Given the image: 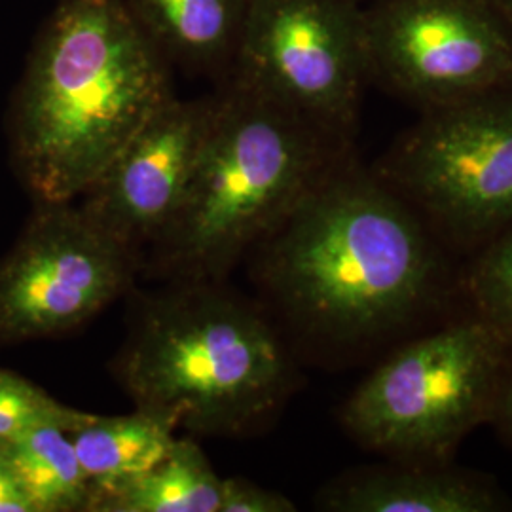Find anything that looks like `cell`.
I'll return each instance as SVG.
<instances>
[{
    "mask_svg": "<svg viewBox=\"0 0 512 512\" xmlns=\"http://www.w3.org/2000/svg\"><path fill=\"white\" fill-rule=\"evenodd\" d=\"M171 95L164 55L126 0H59L12 109L23 181L44 205L84 196Z\"/></svg>",
    "mask_w": 512,
    "mask_h": 512,
    "instance_id": "1",
    "label": "cell"
},
{
    "mask_svg": "<svg viewBox=\"0 0 512 512\" xmlns=\"http://www.w3.org/2000/svg\"><path fill=\"white\" fill-rule=\"evenodd\" d=\"M264 241L268 289L298 325L327 338L399 329L442 285L427 222L391 184L357 173L329 171Z\"/></svg>",
    "mask_w": 512,
    "mask_h": 512,
    "instance_id": "2",
    "label": "cell"
},
{
    "mask_svg": "<svg viewBox=\"0 0 512 512\" xmlns=\"http://www.w3.org/2000/svg\"><path fill=\"white\" fill-rule=\"evenodd\" d=\"M325 131L236 84L217 110L183 205L154 241L188 283L226 272L330 171Z\"/></svg>",
    "mask_w": 512,
    "mask_h": 512,
    "instance_id": "3",
    "label": "cell"
},
{
    "mask_svg": "<svg viewBox=\"0 0 512 512\" xmlns=\"http://www.w3.org/2000/svg\"><path fill=\"white\" fill-rule=\"evenodd\" d=\"M116 366L137 408L202 435L266 418L293 376L268 321L205 283L143 304Z\"/></svg>",
    "mask_w": 512,
    "mask_h": 512,
    "instance_id": "4",
    "label": "cell"
},
{
    "mask_svg": "<svg viewBox=\"0 0 512 512\" xmlns=\"http://www.w3.org/2000/svg\"><path fill=\"white\" fill-rule=\"evenodd\" d=\"M511 348L482 319L459 321L389 355L342 410L349 435L404 461H450L490 420Z\"/></svg>",
    "mask_w": 512,
    "mask_h": 512,
    "instance_id": "5",
    "label": "cell"
},
{
    "mask_svg": "<svg viewBox=\"0 0 512 512\" xmlns=\"http://www.w3.org/2000/svg\"><path fill=\"white\" fill-rule=\"evenodd\" d=\"M389 181L421 219L458 243L512 226V93L433 107L389 165Z\"/></svg>",
    "mask_w": 512,
    "mask_h": 512,
    "instance_id": "6",
    "label": "cell"
},
{
    "mask_svg": "<svg viewBox=\"0 0 512 512\" xmlns=\"http://www.w3.org/2000/svg\"><path fill=\"white\" fill-rule=\"evenodd\" d=\"M234 59L239 86L327 135L353 126L368 65L348 0H249Z\"/></svg>",
    "mask_w": 512,
    "mask_h": 512,
    "instance_id": "7",
    "label": "cell"
},
{
    "mask_svg": "<svg viewBox=\"0 0 512 512\" xmlns=\"http://www.w3.org/2000/svg\"><path fill=\"white\" fill-rule=\"evenodd\" d=\"M363 33L368 73L431 109L512 80V40L475 0H391Z\"/></svg>",
    "mask_w": 512,
    "mask_h": 512,
    "instance_id": "8",
    "label": "cell"
},
{
    "mask_svg": "<svg viewBox=\"0 0 512 512\" xmlns=\"http://www.w3.org/2000/svg\"><path fill=\"white\" fill-rule=\"evenodd\" d=\"M133 253L71 203L46 205L0 268V334L74 329L128 289Z\"/></svg>",
    "mask_w": 512,
    "mask_h": 512,
    "instance_id": "9",
    "label": "cell"
},
{
    "mask_svg": "<svg viewBox=\"0 0 512 512\" xmlns=\"http://www.w3.org/2000/svg\"><path fill=\"white\" fill-rule=\"evenodd\" d=\"M215 110L217 97L171 95L88 188L80 209L131 253L154 243L183 205Z\"/></svg>",
    "mask_w": 512,
    "mask_h": 512,
    "instance_id": "10",
    "label": "cell"
},
{
    "mask_svg": "<svg viewBox=\"0 0 512 512\" xmlns=\"http://www.w3.org/2000/svg\"><path fill=\"white\" fill-rule=\"evenodd\" d=\"M321 505L338 512H497L507 497L480 475L450 461H404L361 467L330 482Z\"/></svg>",
    "mask_w": 512,
    "mask_h": 512,
    "instance_id": "11",
    "label": "cell"
},
{
    "mask_svg": "<svg viewBox=\"0 0 512 512\" xmlns=\"http://www.w3.org/2000/svg\"><path fill=\"white\" fill-rule=\"evenodd\" d=\"M175 429L162 416L137 408L128 416L92 414L69 431L92 486L93 512L171 454Z\"/></svg>",
    "mask_w": 512,
    "mask_h": 512,
    "instance_id": "12",
    "label": "cell"
},
{
    "mask_svg": "<svg viewBox=\"0 0 512 512\" xmlns=\"http://www.w3.org/2000/svg\"><path fill=\"white\" fill-rule=\"evenodd\" d=\"M131 16L165 57L213 67L236 55L249 0H126Z\"/></svg>",
    "mask_w": 512,
    "mask_h": 512,
    "instance_id": "13",
    "label": "cell"
},
{
    "mask_svg": "<svg viewBox=\"0 0 512 512\" xmlns=\"http://www.w3.org/2000/svg\"><path fill=\"white\" fill-rule=\"evenodd\" d=\"M19 488L35 512L93 511V492L69 431L44 425L0 442Z\"/></svg>",
    "mask_w": 512,
    "mask_h": 512,
    "instance_id": "14",
    "label": "cell"
},
{
    "mask_svg": "<svg viewBox=\"0 0 512 512\" xmlns=\"http://www.w3.org/2000/svg\"><path fill=\"white\" fill-rule=\"evenodd\" d=\"M220 494L222 478L202 450L177 439L164 461L112 495L97 512H219Z\"/></svg>",
    "mask_w": 512,
    "mask_h": 512,
    "instance_id": "15",
    "label": "cell"
},
{
    "mask_svg": "<svg viewBox=\"0 0 512 512\" xmlns=\"http://www.w3.org/2000/svg\"><path fill=\"white\" fill-rule=\"evenodd\" d=\"M469 291L476 317L512 349V226L490 239L478 256Z\"/></svg>",
    "mask_w": 512,
    "mask_h": 512,
    "instance_id": "16",
    "label": "cell"
},
{
    "mask_svg": "<svg viewBox=\"0 0 512 512\" xmlns=\"http://www.w3.org/2000/svg\"><path fill=\"white\" fill-rule=\"evenodd\" d=\"M90 416V412L63 406L42 389L0 370V442L44 425L71 431Z\"/></svg>",
    "mask_w": 512,
    "mask_h": 512,
    "instance_id": "17",
    "label": "cell"
},
{
    "mask_svg": "<svg viewBox=\"0 0 512 512\" xmlns=\"http://www.w3.org/2000/svg\"><path fill=\"white\" fill-rule=\"evenodd\" d=\"M285 495L266 490L245 478H222L219 512H294Z\"/></svg>",
    "mask_w": 512,
    "mask_h": 512,
    "instance_id": "18",
    "label": "cell"
},
{
    "mask_svg": "<svg viewBox=\"0 0 512 512\" xmlns=\"http://www.w3.org/2000/svg\"><path fill=\"white\" fill-rule=\"evenodd\" d=\"M0 512H35L0 452Z\"/></svg>",
    "mask_w": 512,
    "mask_h": 512,
    "instance_id": "19",
    "label": "cell"
},
{
    "mask_svg": "<svg viewBox=\"0 0 512 512\" xmlns=\"http://www.w3.org/2000/svg\"><path fill=\"white\" fill-rule=\"evenodd\" d=\"M488 421H492L499 433L512 444V370H507L499 385Z\"/></svg>",
    "mask_w": 512,
    "mask_h": 512,
    "instance_id": "20",
    "label": "cell"
},
{
    "mask_svg": "<svg viewBox=\"0 0 512 512\" xmlns=\"http://www.w3.org/2000/svg\"><path fill=\"white\" fill-rule=\"evenodd\" d=\"M507 16L512 19V0L507 2Z\"/></svg>",
    "mask_w": 512,
    "mask_h": 512,
    "instance_id": "21",
    "label": "cell"
}]
</instances>
